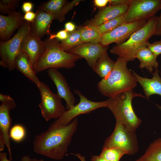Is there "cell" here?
Segmentation results:
<instances>
[{"label": "cell", "instance_id": "6da1fadb", "mask_svg": "<svg viewBox=\"0 0 161 161\" xmlns=\"http://www.w3.org/2000/svg\"><path fill=\"white\" fill-rule=\"evenodd\" d=\"M78 122L76 117L66 126H56L50 125L46 131L35 136L34 151L52 159H62L77 129Z\"/></svg>", "mask_w": 161, "mask_h": 161}, {"label": "cell", "instance_id": "7a4b0ae2", "mask_svg": "<svg viewBox=\"0 0 161 161\" xmlns=\"http://www.w3.org/2000/svg\"><path fill=\"white\" fill-rule=\"evenodd\" d=\"M128 61L118 57L109 75L102 79L97 86L103 95L112 97L121 94L132 91L137 86V81L127 66Z\"/></svg>", "mask_w": 161, "mask_h": 161}, {"label": "cell", "instance_id": "3957f363", "mask_svg": "<svg viewBox=\"0 0 161 161\" xmlns=\"http://www.w3.org/2000/svg\"><path fill=\"white\" fill-rule=\"evenodd\" d=\"M44 41L45 51L34 68L36 74L50 68H72L75 66L77 61L82 58L62 49L59 40L56 38H48Z\"/></svg>", "mask_w": 161, "mask_h": 161}, {"label": "cell", "instance_id": "277c9868", "mask_svg": "<svg viewBox=\"0 0 161 161\" xmlns=\"http://www.w3.org/2000/svg\"><path fill=\"white\" fill-rule=\"evenodd\" d=\"M158 19V16H156L149 18L143 27L134 32L125 42L113 47L110 49V52L128 62L134 61L137 51L147 46L149 39L156 35Z\"/></svg>", "mask_w": 161, "mask_h": 161}, {"label": "cell", "instance_id": "5b68a950", "mask_svg": "<svg viewBox=\"0 0 161 161\" xmlns=\"http://www.w3.org/2000/svg\"><path fill=\"white\" fill-rule=\"evenodd\" d=\"M137 97L146 98L140 93L131 91L109 98L107 107L116 120L126 124L135 131L142 122V120L135 113L132 106V100Z\"/></svg>", "mask_w": 161, "mask_h": 161}, {"label": "cell", "instance_id": "8992f818", "mask_svg": "<svg viewBox=\"0 0 161 161\" xmlns=\"http://www.w3.org/2000/svg\"><path fill=\"white\" fill-rule=\"evenodd\" d=\"M135 131L126 124L116 120L114 130L106 139L103 147L116 148L123 151L126 154L134 155L139 149Z\"/></svg>", "mask_w": 161, "mask_h": 161}, {"label": "cell", "instance_id": "52a82bcc", "mask_svg": "<svg viewBox=\"0 0 161 161\" xmlns=\"http://www.w3.org/2000/svg\"><path fill=\"white\" fill-rule=\"evenodd\" d=\"M31 23L25 21L13 37L6 41L0 42V65L9 71L15 69V59L21 52L24 38L30 31Z\"/></svg>", "mask_w": 161, "mask_h": 161}, {"label": "cell", "instance_id": "ba28073f", "mask_svg": "<svg viewBox=\"0 0 161 161\" xmlns=\"http://www.w3.org/2000/svg\"><path fill=\"white\" fill-rule=\"evenodd\" d=\"M37 88L41 97L39 106L41 116L47 121L52 119H57L66 110L61 98L57 93H53L49 86L43 82L41 81Z\"/></svg>", "mask_w": 161, "mask_h": 161}, {"label": "cell", "instance_id": "9c48e42d", "mask_svg": "<svg viewBox=\"0 0 161 161\" xmlns=\"http://www.w3.org/2000/svg\"><path fill=\"white\" fill-rule=\"evenodd\" d=\"M74 92L79 97V103L66 110L59 118L51 125L56 126H66L79 115L88 113L98 108L107 107L108 106L109 99L102 101H93L89 100L78 89H75Z\"/></svg>", "mask_w": 161, "mask_h": 161}, {"label": "cell", "instance_id": "30bf717a", "mask_svg": "<svg viewBox=\"0 0 161 161\" xmlns=\"http://www.w3.org/2000/svg\"><path fill=\"white\" fill-rule=\"evenodd\" d=\"M161 10V0H131L124 14V23L146 20Z\"/></svg>", "mask_w": 161, "mask_h": 161}, {"label": "cell", "instance_id": "8fae6325", "mask_svg": "<svg viewBox=\"0 0 161 161\" xmlns=\"http://www.w3.org/2000/svg\"><path fill=\"white\" fill-rule=\"evenodd\" d=\"M146 22V20H140L123 23L113 30L103 35L100 44L106 47L113 43L117 44L122 43L134 32L143 27Z\"/></svg>", "mask_w": 161, "mask_h": 161}, {"label": "cell", "instance_id": "7c38bea8", "mask_svg": "<svg viewBox=\"0 0 161 161\" xmlns=\"http://www.w3.org/2000/svg\"><path fill=\"white\" fill-rule=\"evenodd\" d=\"M106 49L107 47H103L100 43H83L67 52L84 58L89 66L93 70L98 59Z\"/></svg>", "mask_w": 161, "mask_h": 161}, {"label": "cell", "instance_id": "4fadbf2b", "mask_svg": "<svg viewBox=\"0 0 161 161\" xmlns=\"http://www.w3.org/2000/svg\"><path fill=\"white\" fill-rule=\"evenodd\" d=\"M47 73L56 86L57 94L65 100L66 110L69 109L75 105L76 99L65 77L57 69H49Z\"/></svg>", "mask_w": 161, "mask_h": 161}, {"label": "cell", "instance_id": "5bb4252c", "mask_svg": "<svg viewBox=\"0 0 161 161\" xmlns=\"http://www.w3.org/2000/svg\"><path fill=\"white\" fill-rule=\"evenodd\" d=\"M45 49L44 41L32 34L30 31L22 41L20 51L27 55L34 69Z\"/></svg>", "mask_w": 161, "mask_h": 161}, {"label": "cell", "instance_id": "9a60e30c", "mask_svg": "<svg viewBox=\"0 0 161 161\" xmlns=\"http://www.w3.org/2000/svg\"><path fill=\"white\" fill-rule=\"evenodd\" d=\"M14 100L2 102L0 106V136L1 137L8 151L9 160L12 159L9 131L11 123L10 112L16 107Z\"/></svg>", "mask_w": 161, "mask_h": 161}, {"label": "cell", "instance_id": "2e32d148", "mask_svg": "<svg viewBox=\"0 0 161 161\" xmlns=\"http://www.w3.org/2000/svg\"><path fill=\"white\" fill-rule=\"evenodd\" d=\"M25 21L19 11L7 16L0 15V41H5L10 39L14 31L19 29Z\"/></svg>", "mask_w": 161, "mask_h": 161}, {"label": "cell", "instance_id": "e0dca14e", "mask_svg": "<svg viewBox=\"0 0 161 161\" xmlns=\"http://www.w3.org/2000/svg\"><path fill=\"white\" fill-rule=\"evenodd\" d=\"M128 4L110 6L100 10L89 21L87 26L96 27L107 21L124 15L127 11Z\"/></svg>", "mask_w": 161, "mask_h": 161}, {"label": "cell", "instance_id": "ac0fdd59", "mask_svg": "<svg viewBox=\"0 0 161 161\" xmlns=\"http://www.w3.org/2000/svg\"><path fill=\"white\" fill-rule=\"evenodd\" d=\"M36 16L33 21L31 23V33L39 39L45 35H49L51 24L55 17L53 14L38 9Z\"/></svg>", "mask_w": 161, "mask_h": 161}, {"label": "cell", "instance_id": "d6986e66", "mask_svg": "<svg viewBox=\"0 0 161 161\" xmlns=\"http://www.w3.org/2000/svg\"><path fill=\"white\" fill-rule=\"evenodd\" d=\"M131 70L137 82L142 87L146 98L148 99L154 94L161 96V78L159 75L158 68L155 69L152 73L153 76L151 78L142 77L134 71Z\"/></svg>", "mask_w": 161, "mask_h": 161}, {"label": "cell", "instance_id": "ffe728a7", "mask_svg": "<svg viewBox=\"0 0 161 161\" xmlns=\"http://www.w3.org/2000/svg\"><path fill=\"white\" fill-rule=\"evenodd\" d=\"M14 65L15 69L35 84L37 87L38 86L41 81L36 76L27 54L20 52L15 59Z\"/></svg>", "mask_w": 161, "mask_h": 161}, {"label": "cell", "instance_id": "44dd1931", "mask_svg": "<svg viewBox=\"0 0 161 161\" xmlns=\"http://www.w3.org/2000/svg\"><path fill=\"white\" fill-rule=\"evenodd\" d=\"M157 57L147 46L140 48L135 55V58H137L140 62L139 67L141 69L145 68L151 73L154 69H157L158 67Z\"/></svg>", "mask_w": 161, "mask_h": 161}, {"label": "cell", "instance_id": "7402d4cb", "mask_svg": "<svg viewBox=\"0 0 161 161\" xmlns=\"http://www.w3.org/2000/svg\"><path fill=\"white\" fill-rule=\"evenodd\" d=\"M115 61L109 56L107 49L98 59L93 71L102 79L107 77L113 70Z\"/></svg>", "mask_w": 161, "mask_h": 161}, {"label": "cell", "instance_id": "603a6c76", "mask_svg": "<svg viewBox=\"0 0 161 161\" xmlns=\"http://www.w3.org/2000/svg\"><path fill=\"white\" fill-rule=\"evenodd\" d=\"M67 2L65 0H50L41 4L38 9L53 15L56 19L61 22L65 20L62 10Z\"/></svg>", "mask_w": 161, "mask_h": 161}, {"label": "cell", "instance_id": "cb8c5ba5", "mask_svg": "<svg viewBox=\"0 0 161 161\" xmlns=\"http://www.w3.org/2000/svg\"><path fill=\"white\" fill-rule=\"evenodd\" d=\"M134 161H161V138L151 143L144 153Z\"/></svg>", "mask_w": 161, "mask_h": 161}, {"label": "cell", "instance_id": "d4e9b609", "mask_svg": "<svg viewBox=\"0 0 161 161\" xmlns=\"http://www.w3.org/2000/svg\"><path fill=\"white\" fill-rule=\"evenodd\" d=\"M82 40L83 43L90 42L100 43L102 35L94 28L88 26L80 28Z\"/></svg>", "mask_w": 161, "mask_h": 161}, {"label": "cell", "instance_id": "484cf974", "mask_svg": "<svg viewBox=\"0 0 161 161\" xmlns=\"http://www.w3.org/2000/svg\"><path fill=\"white\" fill-rule=\"evenodd\" d=\"M83 43L79 29L69 32V35L65 40L60 43L61 48L67 52L73 47Z\"/></svg>", "mask_w": 161, "mask_h": 161}, {"label": "cell", "instance_id": "4316f807", "mask_svg": "<svg viewBox=\"0 0 161 161\" xmlns=\"http://www.w3.org/2000/svg\"><path fill=\"white\" fill-rule=\"evenodd\" d=\"M124 15L105 22L94 28L103 35L113 30L124 23Z\"/></svg>", "mask_w": 161, "mask_h": 161}, {"label": "cell", "instance_id": "83f0119b", "mask_svg": "<svg viewBox=\"0 0 161 161\" xmlns=\"http://www.w3.org/2000/svg\"><path fill=\"white\" fill-rule=\"evenodd\" d=\"M125 153L118 148L114 147H103L99 155L101 158L107 161H119Z\"/></svg>", "mask_w": 161, "mask_h": 161}, {"label": "cell", "instance_id": "f1b7e54d", "mask_svg": "<svg viewBox=\"0 0 161 161\" xmlns=\"http://www.w3.org/2000/svg\"><path fill=\"white\" fill-rule=\"evenodd\" d=\"M10 138L17 142L22 141L24 138L26 131L23 126L20 124H16L10 129L9 132Z\"/></svg>", "mask_w": 161, "mask_h": 161}, {"label": "cell", "instance_id": "f546056e", "mask_svg": "<svg viewBox=\"0 0 161 161\" xmlns=\"http://www.w3.org/2000/svg\"><path fill=\"white\" fill-rule=\"evenodd\" d=\"M147 47L157 57L161 54V39L151 44L148 42Z\"/></svg>", "mask_w": 161, "mask_h": 161}, {"label": "cell", "instance_id": "4dcf8cb0", "mask_svg": "<svg viewBox=\"0 0 161 161\" xmlns=\"http://www.w3.org/2000/svg\"><path fill=\"white\" fill-rule=\"evenodd\" d=\"M69 35V32L65 30H62L58 32L56 34H52L50 33V36L48 38L51 40L54 38H56L58 40H61V41L66 39Z\"/></svg>", "mask_w": 161, "mask_h": 161}, {"label": "cell", "instance_id": "1f68e13d", "mask_svg": "<svg viewBox=\"0 0 161 161\" xmlns=\"http://www.w3.org/2000/svg\"><path fill=\"white\" fill-rule=\"evenodd\" d=\"M82 0H74L70 2H67L63 8L62 12L63 15L65 16L74 6L77 5Z\"/></svg>", "mask_w": 161, "mask_h": 161}, {"label": "cell", "instance_id": "d6a6232c", "mask_svg": "<svg viewBox=\"0 0 161 161\" xmlns=\"http://www.w3.org/2000/svg\"><path fill=\"white\" fill-rule=\"evenodd\" d=\"M16 7L3 4L0 2V12L2 14L8 15L16 12Z\"/></svg>", "mask_w": 161, "mask_h": 161}, {"label": "cell", "instance_id": "836d02e7", "mask_svg": "<svg viewBox=\"0 0 161 161\" xmlns=\"http://www.w3.org/2000/svg\"><path fill=\"white\" fill-rule=\"evenodd\" d=\"M21 161H33V158L32 159L28 156L23 157L21 160ZM0 161H10L7 159V153L5 152L0 153Z\"/></svg>", "mask_w": 161, "mask_h": 161}, {"label": "cell", "instance_id": "e575fe53", "mask_svg": "<svg viewBox=\"0 0 161 161\" xmlns=\"http://www.w3.org/2000/svg\"><path fill=\"white\" fill-rule=\"evenodd\" d=\"M35 16L36 13L31 11L25 13L23 18L25 21L31 23L34 21Z\"/></svg>", "mask_w": 161, "mask_h": 161}, {"label": "cell", "instance_id": "d590c367", "mask_svg": "<svg viewBox=\"0 0 161 161\" xmlns=\"http://www.w3.org/2000/svg\"><path fill=\"white\" fill-rule=\"evenodd\" d=\"M20 1L18 0H0V2L5 5L17 7L19 5Z\"/></svg>", "mask_w": 161, "mask_h": 161}, {"label": "cell", "instance_id": "8d00e7d4", "mask_svg": "<svg viewBox=\"0 0 161 161\" xmlns=\"http://www.w3.org/2000/svg\"><path fill=\"white\" fill-rule=\"evenodd\" d=\"M131 0H109L110 6L129 4Z\"/></svg>", "mask_w": 161, "mask_h": 161}, {"label": "cell", "instance_id": "74e56055", "mask_svg": "<svg viewBox=\"0 0 161 161\" xmlns=\"http://www.w3.org/2000/svg\"><path fill=\"white\" fill-rule=\"evenodd\" d=\"M33 7V4L30 1L23 2L22 8L25 13L31 11Z\"/></svg>", "mask_w": 161, "mask_h": 161}, {"label": "cell", "instance_id": "f35d334b", "mask_svg": "<svg viewBox=\"0 0 161 161\" xmlns=\"http://www.w3.org/2000/svg\"><path fill=\"white\" fill-rule=\"evenodd\" d=\"M109 2V0H95L94 1L95 5L97 7H105Z\"/></svg>", "mask_w": 161, "mask_h": 161}, {"label": "cell", "instance_id": "ab89813d", "mask_svg": "<svg viewBox=\"0 0 161 161\" xmlns=\"http://www.w3.org/2000/svg\"><path fill=\"white\" fill-rule=\"evenodd\" d=\"M65 28L68 32H71L75 30V25L71 22H68L65 24Z\"/></svg>", "mask_w": 161, "mask_h": 161}, {"label": "cell", "instance_id": "60d3db41", "mask_svg": "<svg viewBox=\"0 0 161 161\" xmlns=\"http://www.w3.org/2000/svg\"><path fill=\"white\" fill-rule=\"evenodd\" d=\"M156 35H161V13L158 16V19L157 26Z\"/></svg>", "mask_w": 161, "mask_h": 161}, {"label": "cell", "instance_id": "b9f144b4", "mask_svg": "<svg viewBox=\"0 0 161 161\" xmlns=\"http://www.w3.org/2000/svg\"><path fill=\"white\" fill-rule=\"evenodd\" d=\"M12 98L8 95H6L1 93H0V101L1 103L7 101Z\"/></svg>", "mask_w": 161, "mask_h": 161}, {"label": "cell", "instance_id": "7bdbcfd3", "mask_svg": "<svg viewBox=\"0 0 161 161\" xmlns=\"http://www.w3.org/2000/svg\"><path fill=\"white\" fill-rule=\"evenodd\" d=\"M91 161H107L100 157L99 155H92L91 157Z\"/></svg>", "mask_w": 161, "mask_h": 161}, {"label": "cell", "instance_id": "ee69618b", "mask_svg": "<svg viewBox=\"0 0 161 161\" xmlns=\"http://www.w3.org/2000/svg\"><path fill=\"white\" fill-rule=\"evenodd\" d=\"M5 145L4 143L2 138L0 136V151H3L4 150V146Z\"/></svg>", "mask_w": 161, "mask_h": 161}, {"label": "cell", "instance_id": "f6af8a7d", "mask_svg": "<svg viewBox=\"0 0 161 161\" xmlns=\"http://www.w3.org/2000/svg\"><path fill=\"white\" fill-rule=\"evenodd\" d=\"M74 155L76 156L81 160V161H85V157H84L81 156L79 154H74Z\"/></svg>", "mask_w": 161, "mask_h": 161}, {"label": "cell", "instance_id": "bcb514c9", "mask_svg": "<svg viewBox=\"0 0 161 161\" xmlns=\"http://www.w3.org/2000/svg\"><path fill=\"white\" fill-rule=\"evenodd\" d=\"M33 161H44V160L43 159H38L34 158H33Z\"/></svg>", "mask_w": 161, "mask_h": 161}, {"label": "cell", "instance_id": "7dc6e473", "mask_svg": "<svg viewBox=\"0 0 161 161\" xmlns=\"http://www.w3.org/2000/svg\"><path fill=\"white\" fill-rule=\"evenodd\" d=\"M156 106L161 111V106L158 104H156Z\"/></svg>", "mask_w": 161, "mask_h": 161}, {"label": "cell", "instance_id": "c3c4849f", "mask_svg": "<svg viewBox=\"0 0 161 161\" xmlns=\"http://www.w3.org/2000/svg\"></svg>", "mask_w": 161, "mask_h": 161}]
</instances>
